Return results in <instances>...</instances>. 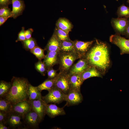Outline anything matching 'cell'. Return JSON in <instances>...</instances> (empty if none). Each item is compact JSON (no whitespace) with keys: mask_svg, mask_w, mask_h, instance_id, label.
Masks as SVG:
<instances>
[{"mask_svg":"<svg viewBox=\"0 0 129 129\" xmlns=\"http://www.w3.org/2000/svg\"><path fill=\"white\" fill-rule=\"evenodd\" d=\"M90 65L97 69L105 71L110 63L109 51L107 44L96 39L95 44L84 57Z\"/></svg>","mask_w":129,"mask_h":129,"instance_id":"cell-1","label":"cell"},{"mask_svg":"<svg viewBox=\"0 0 129 129\" xmlns=\"http://www.w3.org/2000/svg\"><path fill=\"white\" fill-rule=\"evenodd\" d=\"M11 86L7 95L2 98L10 102L12 105L27 100V91L29 83L24 78L13 76L11 80Z\"/></svg>","mask_w":129,"mask_h":129,"instance_id":"cell-2","label":"cell"},{"mask_svg":"<svg viewBox=\"0 0 129 129\" xmlns=\"http://www.w3.org/2000/svg\"><path fill=\"white\" fill-rule=\"evenodd\" d=\"M78 59H80V56L75 52L65 53L59 51L58 60L59 72L68 74L75 61Z\"/></svg>","mask_w":129,"mask_h":129,"instance_id":"cell-3","label":"cell"},{"mask_svg":"<svg viewBox=\"0 0 129 129\" xmlns=\"http://www.w3.org/2000/svg\"><path fill=\"white\" fill-rule=\"evenodd\" d=\"M66 96V94L55 86L42 98L47 104H59L65 101Z\"/></svg>","mask_w":129,"mask_h":129,"instance_id":"cell-4","label":"cell"},{"mask_svg":"<svg viewBox=\"0 0 129 129\" xmlns=\"http://www.w3.org/2000/svg\"><path fill=\"white\" fill-rule=\"evenodd\" d=\"M110 41L118 47L120 50V54H129V39L121 37L116 34L111 35L109 37Z\"/></svg>","mask_w":129,"mask_h":129,"instance_id":"cell-5","label":"cell"},{"mask_svg":"<svg viewBox=\"0 0 129 129\" xmlns=\"http://www.w3.org/2000/svg\"><path fill=\"white\" fill-rule=\"evenodd\" d=\"M55 86L66 95L70 90L69 75L59 72L57 76Z\"/></svg>","mask_w":129,"mask_h":129,"instance_id":"cell-6","label":"cell"},{"mask_svg":"<svg viewBox=\"0 0 129 129\" xmlns=\"http://www.w3.org/2000/svg\"><path fill=\"white\" fill-rule=\"evenodd\" d=\"M128 22V19L125 17L112 18L111 24L116 34L125 35Z\"/></svg>","mask_w":129,"mask_h":129,"instance_id":"cell-7","label":"cell"},{"mask_svg":"<svg viewBox=\"0 0 129 129\" xmlns=\"http://www.w3.org/2000/svg\"><path fill=\"white\" fill-rule=\"evenodd\" d=\"M94 41L92 40L82 41L77 40L74 41V52L79 56L80 59L84 57Z\"/></svg>","mask_w":129,"mask_h":129,"instance_id":"cell-8","label":"cell"},{"mask_svg":"<svg viewBox=\"0 0 129 129\" xmlns=\"http://www.w3.org/2000/svg\"><path fill=\"white\" fill-rule=\"evenodd\" d=\"M28 101L31 104L32 109L38 114L41 122L46 114V103L42 99Z\"/></svg>","mask_w":129,"mask_h":129,"instance_id":"cell-9","label":"cell"},{"mask_svg":"<svg viewBox=\"0 0 129 129\" xmlns=\"http://www.w3.org/2000/svg\"><path fill=\"white\" fill-rule=\"evenodd\" d=\"M90 66L87 59L84 57L82 58L76 63L72 65L68 74L69 75L81 74Z\"/></svg>","mask_w":129,"mask_h":129,"instance_id":"cell-10","label":"cell"},{"mask_svg":"<svg viewBox=\"0 0 129 129\" xmlns=\"http://www.w3.org/2000/svg\"><path fill=\"white\" fill-rule=\"evenodd\" d=\"M23 116L24 123L28 127L33 128H37L40 122L39 117L32 108Z\"/></svg>","mask_w":129,"mask_h":129,"instance_id":"cell-11","label":"cell"},{"mask_svg":"<svg viewBox=\"0 0 129 129\" xmlns=\"http://www.w3.org/2000/svg\"><path fill=\"white\" fill-rule=\"evenodd\" d=\"M82 99L80 91L70 89L66 95V105L70 106L78 105L82 102Z\"/></svg>","mask_w":129,"mask_h":129,"instance_id":"cell-12","label":"cell"},{"mask_svg":"<svg viewBox=\"0 0 129 129\" xmlns=\"http://www.w3.org/2000/svg\"><path fill=\"white\" fill-rule=\"evenodd\" d=\"M23 116L13 112L8 113L5 124L12 128L20 127L22 125Z\"/></svg>","mask_w":129,"mask_h":129,"instance_id":"cell-13","label":"cell"},{"mask_svg":"<svg viewBox=\"0 0 129 129\" xmlns=\"http://www.w3.org/2000/svg\"><path fill=\"white\" fill-rule=\"evenodd\" d=\"M31 109L30 102L28 100H26L13 105L12 112L23 116Z\"/></svg>","mask_w":129,"mask_h":129,"instance_id":"cell-14","label":"cell"},{"mask_svg":"<svg viewBox=\"0 0 129 129\" xmlns=\"http://www.w3.org/2000/svg\"><path fill=\"white\" fill-rule=\"evenodd\" d=\"M46 113L51 118L66 114L64 108H59L55 104H46Z\"/></svg>","mask_w":129,"mask_h":129,"instance_id":"cell-15","label":"cell"},{"mask_svg":"<svg viewBox=\"0 0 129 129\" xmlns=\"http://www.w3.org/2000/svg\"><path fill=\"white\" fill-rule=\"evenodd\" d=\"M59 51L47 52L43 62L45 64L47 69L58 64L59 53Z\"/></svg>","mask_w":129,"mask_h":129,"instance_id":"cell-16","label":"cell"},{"mask_svg":"<svg viewBox=\"0 0 129 129\" xmlns=\"http://www.w3.org/2000/svg\"><path fill=\"white\" fill-rule=\"evenodd\" d=\"M12 4L11 17L15 19L22 14L25 9V5L22 0H12Z\"/></svg>","mask_w":129,"mask_h":129,"instance_id":"cell-17","label":"cell"},{"mask_svg":"<svg viewBox=\"0 0 129 129\" xmlns=\"http://www.w3.org/2000/svg\"><path fill=\"white\" fill-rule=\"evenodd\" d=\"M61 42L54 32L44 49L47 52L59 51L60 50Z\"/></svg>","mask_w":129,"mask_h":129,"instance_id":"cell-18","label":"cell"},{"mask_svg":"<svg viewBox=\"0 0 129 129\" xmlns=\"http://www.w3.org/2000/svg\"><path fill=\"white\" fill-rule=\"evenodd\" d=\"M69 75L70 89L80 91L81 86L84 81L81 74H76Z\"/></svg>","mask_w":129,"mask_h":129,"instance_id":"cell-19","label":"cell"},{"mask_svg":"<svg viewBox=\"0 0 129 129\" xmlns=\"http://www.w3.org/2000/svg\"><path fill=\"white\" fill-rule=\"evenodd\" d=\"M56 27L64 31L67 34L71 31L73 26L67 19L64 18H59L56 22Z\"/></svg>","mask_w":129,"mask_h":129,"instance_id":"cell-20","label":"cell"},{"mask_svg":"<svg viewBox=\"0 0 129 129\" xmlns=\"http://www.w3.org/2000/svg\"><path fill=\"white\" fill-rule=\"evenodd\" d=\"M27 93L28 100L42 99L41 92L37 86H34L30 84L28 87Z\"/></svg>","mask_w":129,"mask_h":129,"instance_id":"cell-21","label":"cell"},{"mask_svg":"<svg viewBox=\"0 0 129 129\" xmlns=\"http://www.w3.org/2000/svg\"><path fill=\"white\" fill-rule=\"evenodd\" d=\"M83 80L93 77L101 76V75L97 69L95 67L90 66L81 74Z\"/></svg>","mask_w":129,"mask_h":129,"instance_id":"cell-22","label":"cell"},{"mask_svg":"<svg viewBox=\"0 0 129 129\" xmlns=\"http://www.w3.org/2000/svg\"><path fill=\"white\" fill-rule=\"evenodd\" d=\"M57 76L52 79H47L41 84L37 86L38 90L41 92L43 90L49 91L55 87Z\"/></svg>","mask_w":129,"mask_h":129,"instance_id":"cell-23","label":"cell"},{"mask_svg":"<svg viewBox=\"0 0 129 129\" xmlns=\"http://www.w3.org/2000/svg\"><path fill=\"white\" fill-rule=\"evenodd\" d=\"M60 51L65 53L75 52L74 41L70 39L61 41Z\"/></svg>","mask_w":129,"mask_h":129,"instance_id":"cell-24","label":"cell"},{"mask_svg":"<svg viewBox=\"0 0 129 129\" xmlns=\"http://www.w3.org/2000/svg\"><path fill=\"white\" fill-rule=\"evenodd\" d=\"M11 85V82H8L4 81H0V98H4L7 95L10 89Z\"/></svg>","mask_w":129,"mask_h":129,"instance_id":"cell-25","label":"cell"},{"mask_svg":"<svg viewBox=\"0 0 129 129\" xmlns=\"http://www.w3.org/2000/svg\"><path fill=\"white\" fill-rule=\"evenodd\" d=\"M12 104L6 100L0 98V111L8 113L12 110Z\"/></svg>","mask_w":129,"mask_h":129,"instance_id":"cell-26","label":"cell"},{"mask_svg":"<svg viewBox=\"0 0 129 129\" xmlns=\"http://www.w3.org/2000/svg\"><path fill=\"white\" fill-rule=\"evenodd\" d=\"M117 14L118 18L125 17L129 19V7L122 4L118 8Z\"/></svg>","mask_w":129,"mask_h":129,"instance_id":"cell-27","label":"cell"},{"mask_svg":"<svg viewBox=\"0 0 129 129\" xmlns=\"http://www.w3.org/2000/svg\"><path fill=\"white\" fill-rule=\"evenodd\" d=\"M45 50L41 48L38 46L30 50L31 52L34 54L39 60L44 59L45 55L44 52Z\"/></svg>","mask_w":129,"mask_h":129,"instance_id":"cell-28","label":"cell"},{"mask_svg":"<svg viewBox=\"0 0 129 129\" xmlns=\"http://www.w3.org/2000/svg\"><path fill=\"white\" fill-rule=\"evenodd\" d=\"M54 32L61 41L70 39L69 34L56 27H55Z\"/></svg>","mask_w":129,"mask_h":129,"instance_id":"cell-29","label":"cell"},{"mask_svg":"<svg viewBox=\"0 0 129 129\" xmlns=\"http://www.w3.org/2000/svg\"><path fill=\"white\" fill-rule=\"evenodd\" d=\"M22 41L24 48L28 50H30L37 46L36 41L32 38Z\"/></svg>","mask_w":129,"mask_h":129,"instance_id":"cell-30","label":"cell"},{"mask_svg":"<svg viewBox=\"0 0 129 129\" xmlns=\"http://www.w3.org/2000/svg\"><path fill=\"white\" fill-rule=\"evenodd\" d=\"M36 69L43 76H44L47 72V68L43 62L41 60H39L35 64Z\"/></svg>","mask_w":129,"mask_h":129,"instance_id":"cell-31","label":"cell"},{"mask_svg":"<svg viewBox=\"0 0 129 129\" xmlns=\"http://www.w3.org/2000/svg\"><path fill=\"white\" fill-rule=\"evenodd\" d=\"M11 11L8 7L0 8V16L11 17Z\"/></svg>","mask_w":129,"mask_h":129,"instance_id":"cell-32","label":"cell"},{"mask_svg":"<svg viewBox=\"0 0 129 129\" xmlns=\"http://www.w3.org/2000/svg\"><path fill=\"white\" fill-rule=\"evenodd\" d=\"M57 71L54 70L53 67H51L47 70V72L48 76V79H52L55 78L57 75L58 73Z\"/></svg>","mask_w":129,"mask_h":129,"instance_id":"cell-33","label":"cell"},{"mask_svg":"<svg viewBox=\"0 0 129 129\" xmlns=\"http://www.w3.org/2000/svg\"><path fill=\"white\" fill-rule=\"evenodd\" d=\"M25 31L24 27H22L21 30L18 34V38L16 41V42L18 41H23L26 39L25 35Z\"/></svg>","mask_w":129,"mask_h":129,"instance_id":"cell-34","label":"cell"},{"mask_svg":"<svg viewBox=\"0 0 129 129\" xmlns=\"http://www.w3.org/2000/svg\"><path fill=\"white\" fill-rule=\"evenodd\" d=\"M12 4V0H0V7H8Z\"/></svg>","mask_w":129,"mask_h":129,"instance_id":"cell-35","label":"cell"},{"mask_svg":"<svg viewBox=\"0 0 129 129\" xmlns=\"http://www.w3.org/2000/svg\"><path fill=\"white\" fill-rule=\"evenodd\" d=\"M7 114L0 111V123L5 124Z\"/></svg>","mask_w":129,"mask_h":129,"instance_id":"cell-36","label":"cell"},{"mask_svg":"<svg viewBox=\"0 0 129 129\" xmlns=\"http://www.w3.org/2000/svg\"><path fill=\"white\" fill-rule=\"evenodd\" d=\"M33 31L31 28H29L25 31V35L26 39H28L31 38L32 34Z\"/></svg>","mask_w":129,"mask_h":129,"instance_id":"cell-37","label":"cell"},{"mask_svg":"<svg viewBox=\"0 0 129 129\" xmlns=\"http://www.w3.org/2000/svg\"><path fill=\"white\" fill-rule=\"evenodd\" d=\"M9 18L8 17L0 16V26L3 25Z\"/></svg>","mask_w":129,"mask_h":129,"instance_id":"cell-38","label":"cell"},{"mask_svg":"<svg viewBox=\"0 0 129 129\" xmlns=\"http://www.w3.org/2000/svg\"><path fill=\"white\" fill-rule=\"evenodd\" d=\"M128 24L126 29V34L125 36L128 38H129V19H128Z\"/></svg>","mask_w":129,"mask_h":129,"instance_id":"cell-39","label":"cell"},{"mask_svg":"<svg viewBox=\"0 0 129 129\" xmlns=\"http://www.w3.org/2000/svg\"><path fill=\"white\" fill-rule=\"evenodd\" d=\"M9 128L3 123H0V129H8Z\"/></svg>","mask_w":129,"mask_h":129,"instance_id":"cell-40","label":"cell"},{"mask_svg":"<svg viewBox=\"0 0 129 129\" xmlns=\"http://www.w3.org/2000/svg\"><path fill=\"white\" fill-rule=\"evenodd\" d=\"M127 2L129 4V0H128L127 1Z\"/></svg>","mask_w":129,"mask_h":129,"instance_id":"cell-41","label":"cell"},{"mask_svg":"<svg viewBox=\"0 0 129 129\" xmlns=\"http://www.w3.org/2000/svg\"><path fill=\"white\" fill-rule=\"evenodd\" d=\"M116 0V1H118V0Z\"/></svg>","mask_w":129,"mask_h":129,"instance_id":"cell-42","label":"cell"}]
</instances>
